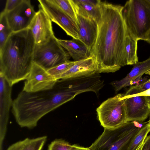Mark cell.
Instances as JSON below:
<instances>
[{"label": "cell", "instance_id": "cell-33", "mask_svg": "<svg viewBox=\"0 0 150 150\" xmlns=\"http://www.w3.org/2000/svg\"><path fill=\"white\" fill-rule=\"evenodd\" d=\"M146 1L150 5V0H146Z\"/></svg>", "mask_w": 150, "mask_h": 150}, {"label": "cell", "instance_id": "cell-9", "mask_svg": "<svg viewBox=\"0 0 150 150\" xmlns=\"http://www.w3.org/2000/svg\"><path fill=\"white\" fill-rule=\"evenodd\" d=\"M4 12L12 32L28 28L36 12L30 0H23L13 10Z\"/></svg>", "mask_w": 150, "mask_h": 150}, {"label": "cell", "instance_id": "cell-10", "mask_svg": "<svg viewBox=\"0 0 150 150\" xmlns=\"http://www.w3.org/2000/svg\"><path fill=\"white\" fill-rule=\"evenodd\" d=\"M57 81L47 70L34 62L22 91L33 93L50 89L53 88Z\"/></svg>", "mask_w": 150, "mask_h": 150}, {"label": "cell", "instance_id": "cell-2", "mask_svg": "<svg viewBox=\"0 0 150 150\" xmlns=\"http://www.w3.org/2000/svg\"><path fill=\"white\" fill-rule=\"evenodd\" d=\"M64 83L63 79H60L50 89L33 93L21 91L12 106L17 124L21 127L33 128L44 116L69 101Z\"/></svg>", "mask_w": 150, "mask_h": 150}, {"label": "cell", "instance_id": "cell-28", "mask_svg": "<svg viewBox=\"0 0 150 150\" xmlns=\"http://www.w3.org/2000/svg\"><path fill=\"white\" fill-rule=\"evenodd\" d=\"M141 150H150V135L145 138Z\"/></svg>", "mask_w": 150, "mask_h": 150}, {"label": "cell", "instance_id": "cell-24", "mask_svg": "<svg viewBox=\"0 0 150 150\" xmlns=\"http://www.w3.org/2000/svg\"><path fill=\"white\" fill-rule=\"evenodd\" d=\"M79 146L76 144H70L62 139H56L48 146L47 150H75Z\"/></svg>", "mask_w": 150, "mask_h": 150}, {"label": "cell", "instance_id": "cell-26", "mask_svg": "<svg viewBox=\"0 0 150 150\" xmlns=\"http://www.w3.org/2000/svg\"><path fill=\"white\" fill-rule=\"evenodd\" d=\"M150 88V78L142 83L131 87L125 94H124V96H127L137 94Z\"/></svg>", "mask_w": 150, "mask_h": 150}, {"label": "cell", "instance_id": "cell-29", "mask_svg": "<svg viewBox=\"0 0 150 150\" xmlns=\"http://www.w3.org/2000/svg\"><path fill=\"white\" fill-rule=\"evenodd\" d=\"M136 96H145L150 97V88L147 90H146L142 92L132 95L127 96H124L123 94V97L126 98L128 97H132Z\"/></svg>", "mask_w": 150, "mask_h": 150}, {"label": "cell", "instance_id": "cell-22", "mask_svg": "<svg viewBox=\"0 0 150 150\" xmlns=\"http://www.w3.org/2000/svg\"><path fill=\"white\" fill-rule=\"evenodd\" d=\"M51 1L70 16L77 23L76 14L71 0H51Z\"/></svg>", "mask_w": 150, "mask_h": 150}, {"label": "cell", "instance_id": "cell-18", "mask_svg": "<svg viewBox=\"0 0 150 150\" xmlns=\"http://www.w3.org/2000/svg\"><path fill=\"white\" fill-rule=\"evenodd\" d=\"M47 139L46 136L35 138H27L12 144L6 150H42Z\"/></svg>", "mask_w": 150, "mask_h": 150}, {"label": "cell", "instance_id": "cell-23", "mask_svg": "<svg viewBox=\"0 0 150 150\" xmlns=\"http://www.w3.org/2000/svg\"><path fill=\"white\" fill-rule=\"evenodd\" d=\"M150 132L149 122L139 132L130 144L128 150H136Z\"/></svg>", "mask_w": 150, "mask_h": 150}, {"label": "cell", "instance_id": "cell-6", "mask_svg": "<svg viewBox=\"0 0 150 150\" xmlns=\"http://www.w3.org/2000/svg\"><path fill=\"white\" fill-rule=\"evenodd\" d=\"M123 95L108 99L97 108L98 120L104 129L116 128L127 122Z\"/></svg>", "mask_w": 150, "mask_h": 150}, {"label": "cell", "instance_id": "cell-7", "mask_svg": "<svg viewBox=\"0 0 150 150\" xmlns=\"http://www.w3.org/2000/svg\"><path fill=\"white\" fill-rule=\"evenodd\" d=\"M55 36L43 44H35L34 62L46 70L69 60L70 56Z\"/></svg>", "mask_w": 150, "mask_h": 150}, {"label": "cell", "instance_id": "cell-4", "mask_svg": "<svg viewBox=\"0 0 150 150\" xmlns=\"http://www.w3.org/2000/svg\"><path fill=\"white\" fill-rule=\"evenodd\" d=\"M149 121L127 122L116 128L104 129L89 148L91 150H128L134 137Z\"/></svg>", "mask_w": 150, "mask_h": 150}, {"label": "cell", "instance_id": "cell-8", "mask_svg": "<svg viewBox=\"0 0 150 150\" xmlns=\"http://www.w3.org/2000/svg\"><path fill=\"white\" fill-rule=\"evenodd\" d=\"M39 8L47 14L52 21L60 26L73 38L79 40V30L77 23L51 0H38Z\"/></svg>", "mask_w": 150, "mask_h": 150}, {"label": "cell", "instance_id": "cell-16", "mask_svg": "<svg viewBox=\"0 0 150 150\" xmlns=\"http://www.w3.org/2000/svg\"><path fill=\"white\" fill-rule=\"evenodd\" d=\"M150 70V57L144 61L137 62L126 77L120 80L113 81L111 84L115 91L118 92L130 85L131 82L141 77Z\"/></svg>", "mask_w": 150, "mask_h": 150}, {"label": "cell", "instance_id": "cell-17", "mask_svg": "<svg viewBox=\"0 0 150 150\" xmlns=\"http://www.w3.org/2000/svg\"><path fill=\"white\" fill-rule=\"evenodd\" d=\"M57 40L74 61H79L93 55L91 51L79 40L73 38L70 40L58 39Z\"/></svg>", "mask_w": 150, "mask_h": 150}, {"label": "cell", "instance_id": "cell-11", "mask_svg": "<svg viewBox=\"0 0 150 150\" xmlns=\"http://www.w3.org/2000/svg\"><path fill=\"white\" fill-rule=\"evenodd\" d=\"M52 22L45 12L39 8L28 28L31 32L36 45L45 44L54 36Z\"/></svg>", "mask_w": 150, "mask_h": 150}, {"label": "cell", "instance_id": "cell-13", "mask_svg": "<svg viewBox=\"0 0 150 150\" xmlns=\"http://www.w3.org/2000/svg\"><path fill=\"white\" fill-rule=\"evenodd\" d=\"M127 122H144L150 115V98L145 96L123 98Z\"/></svg>", "mask_w": 150, "mask_h": 150}, {"label": "cell", "instance_id": "cell-19", "mask_svg": "<svg viewBox=\"0 0 150 150\" xmlns=\"http://www.w3.org/2000/svg\"><path fill=\"white\" fill-rule=\"evenodd\" d=\"M71 1L76 13L90 18L96 21L98 20L100 14L99 5L98 6H95L81 3L79 0Z\"/></svg>", "mask_w": 150, "mask_h": 150}, {"label": "cell", "instance_id": "cell-12", "mask_svg": "<svg viewBox=\"0 0 150 150\" xmlns=\"http://www.w3.org/2000/svg\"><path fill=\"white\" fill-rule=\"evenodd\" d=\"M12 87L0 73V150H3L9 110L12 105Z\"/></svg>", "mask_w": 150, "mask_h": 150}, {"label": "cell", "instance_id": "cell-15", "mask_svg": "<svg viewBox=\"0 0 150 150\" xmlns=\"http://www.w3.org/2000/svg\"><path fill=\"white\" fill-rule=\"evenodd\" d=\"M98 66L95 58L92 55L87 58L76 61L65 72L57 77L58 80L98 74Z\"/></svg>", "mask_w": 150, "mask_h": 150}, {"label": "cell", "instance_id": "cell-27", "mask_svg": "<svg viewBox=\"0 0 150 150\" xmlns=\"http://www.w3.org/2000/svg\"><path fill=\"white\" fill-rule=\"evenodd\" d=\"M23 0H7L6 1L5 7L3 11L5 12L10 11L20 4Z\"/></svg>", "mask_w": 150, "mask_h": 150}, {"label": "cell", "instance_id": "cell-1", "mask_svg": "<svg viewBox=\"0 0 150 150\" xmlns=\"http://www.w3.org/2000/svg\"><path fill=\"white\" fill-rule=\"evenodd\" d=\"M99 5L98 34L92 53L98 66V74L114 72L127 65L125 45L127 33L122 14V6L101 1Z\"/></svg>", "mask_w": 150, "mask_h": 150}, {"label": "cell", "instance_id": "cell-30", "mask_svg": "<svg viewBox=\"0 0 150 150\" xmlns=\"http://www.w3.org/2000/svg\"><path fill=\"white\" fill-rule=\"evenodd\" d=\"M144 41L150 44V30L147 34Z\"/></svg>", "mask_w": 150, "mask_h": 150}, {"label": "cell", "instance_id": "cell-32", "mask_svg": "<svg viewBox=\"0 0 150 150\" xmlns=\"http://www.w3.org/2000/svg\"><path fill=\"white\" fill-rule=\"evenodd\" d=\"M145 74L150 75V70L145 73Z\"/></svg>", "mask_w": 150, "mask_h": 150}, {"label": "cell", "instance_id": "cell-31", "mask_svg": "<svg viewBox=\"0 0 150 150\" xmlns=\"http://www.w3.org/2000/svg\"><path fill=\"white\" fill-rule=\"evenodd\" d=\"M75 150H91L89 147H85L81 146H79Z\"/></svg>", "mask_w": 150, "mask_h": 150}, {"label": "cell", "instance_id": "cell-14", "mask_svg": "<svg viewBox=\"0 0 150 150\" xmlns=\"http://www.w3.org/2000/svg\"><path fill=\"white\" fill-rule=\"evenodd\" d=\"M79 30V40L91 51L95 44L98 32L97 21L76 13Z\"/></svg>", "mask_w": 150, "mask_h": 150}, {"label": "cell", "instance_id": "cell-21", "mask_svg": "<svg viewBox=\"0 0 150 150\" xmlns=\"http://www.w3.org/2000/svg\"><path fill=\"white\" fill-rule=\"evenodd\" d=\"M12 33L8 25L5 13L3 11L1 13L0 15V49Z\"/></svg>", "mask_w": 150, "mask_h": 150}, {"label": "cell", "instance_id": "cell-3", "mask_svg": "<svg viewBox=\"0 0 150 150\" xmlns=\"http://www.w3.org/2000/svg\"><path fill=\"white\" fill-rule=\"evenodd\" d=\"M35 45L28 28L12 32L0 49V73L11 86L28 77L34 63Z\"/></svg>", "mask_w": 150, "mask_h": 150}, {"label": "cell", "instance_id": "cell-25", "mask_svg": "<svg viewBox=\"0 0 150 150\" xmlns=\"http://www.w3.org/2000/svg\"><path fill=\"white\" fill-rule=\"evenodd\" d=\"M76 61L68 60L47 70V71L55 78L67 70L76 63Z\"/></svg>", "mask_w": 150, "mask_h": 150}, {"label": "cell", "instance_id": "cell-34", "mask_svg": "<svg viewBox=\"0 0 150 150\" xmlns=\"http://www.w3.org/2000/svg\"><path fill=\"white\" fill-rule=\"evenodd\" d=\"M149 120V126H150V120Z\"/></svg>", "mask_w": 150, "mask_h": 150}, {"label": "cell", "instance_id": "cell-20", "mask_svg": "<svg viewBox=\"0 0 150 150\" xmlns=\"http://www.w3.org/2000/svg\"><path fill=\"white\" fill-rule=\"evenodd\" d=\"M137 41L136 39L127 34L125 45V57L127 65H135L138 62Z\"/></svg>", "mask_w": 150, "mask_h": 150}, {"label": "cell", "instance_id": "cell-5", "mask_svg": "<svg viewBox=\"0 0 150 150\" xmlns=\"http://www.w3.org/2000/svg\"><path fill=\"white\" fill-rule=\"evenodd\" d=\"M121 12L127 34L144 40L150 30V5L146 0L128 1Z\"/></svg>", "mask_w": 150, "mask_h": 150}]
</instances>
